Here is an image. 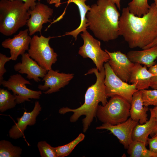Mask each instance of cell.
<instances>
[{"mask_svg": "<svg viewBox=\"0 0 157 157\" xmlns=\"http://www.w3.org/2000/svg\"><path fill=\"white\" fill-rule=\"evenodd\" d=\"M119 35L131 48L143 49L157 38V9L154 3L148 12L139 17L131 13L128 7L122 9L119 22Z\"/></svg>", "mask_w": 157, "mask_h": 157, "instance_id": "1", "label": "cell"}, {"mask_svg": "<svg viewBox=\"0 0 157 157\" xmlns=\"http://www.w3.org/2000/svg\"><path fill=\"white\" fill-rule=\"evenodd\" d=\"M90 7L86 17L95 36L104 42L117 39L119 35L120 15L116 5L108 0H98Z\"/></svg>", "mask_w": 157, "mask_h": 157, "instance_id": "2", "label": "cell"}, {"mask_svg": "<svg viewBox=\"0 0 157 157\" xmlns=\"http://www.w3.org/2000/svg\"><path fill=\"white\" fill-rule=\"evenodd\" d=\"M94 74L96 77L95 83L88 87L85 96L84 104L76 109H71L67 107H63L59 110V113L64 114L67 113H73L70 118L72 122L76 121L83 115L85 117L82 120L83 131L85 132L93 120L96 117L97 111L100 102L102 105L108 102L105 89L104 79L105 71L104 67L99 71L96 68L90 69L86 74Z\"/></svg>", "mask_w": 157, "mask_h": 157, "instance_id": "3", "label": "cell"}, {"mask_svg": "<svg viewBox=\"0 0 157 157\" xmlns=\"http://www.w3.org/2000/svg\"><path fill=\"white\" fill-rule=\"evenodd\" d=\"M30 17L25 3L19 0L0 1V32L6 36L27 24Z\"/></svg>", "mask_w": 157, "mask_h": 157, "instance_id": "4", "label": "cell"}, {"mask_svg": "<svg viewBox=\"0 0 157 157\" xmlns=\"http://www.w3.org/2000/svg\"><path fill=\"white\" fill-rule=\"evenodd\" d=\"M111 97L105 105H98L96 117L103 123L112 125L126 121L130 116L131 103L119 95Z\"/></svg>", "mask_w": 157, "mask_h": 157, "instance_id": "5", "label": "cell"}, {"mask_svg": "<svg viewBox=\"0 0 157 157\" xmlns=\"http://www.w3.org/2000/svg\"><path fill=\"white\" fill-rule=\"evenodd\" d=\"M54 37L34 35L28 50L29 56L47 71L52 69V65L57 60V54L49 44V40Z\"/></svg>", "mask_w": 157, "mask_h": 157, "instance_id": "6", "label": "cell"}, {"mask_svg": "<svg viewBox=\"0 0 157 157\" xmlns=\"http://www.w3.org/2000/svg\"><path fill=\"white\" fill-rule=\"evenodd\" d=\"M105 71L104 84L106 94L108 97L119 96L130 103L133 94L138 90L135 85L129 84L117 76L112 70L108 62L104 64Z\"/></svg>", "mask_w": 157, "mask_h": 157, "instance_id": "7", "label": "cell"}, {"mask_svg": "<svg viewBox=\"0 0 157 157\" xmlns=\"http://www.w3.org/2000/svg\"><path fill=\"white\" fill-rule=\"evenodd\" d=\"M84 43L79 48L78 53L84 58H90L94 63L97 69L100 71L104 67V63L108 62L110 56L101 47L100 41L94 38L86 30L81 34Z\"/></svg>", "mask_w": 157, "mask_h": 157, "instance_id": "8", "label": "cell"}, {"mask_svg": "<svg viewBox=\"0 0 157 157\" xmlns=\"http://www.w3.org/2000/svg\"><path fill=\"white\" fill-rule=\"evenodd\" d=\"M30 82L22 75L17 74L10 76L7 81L3 80L0 82V85L11 90L16 97L15 100L17 104L26 101H29L30 99H39L42 94L40 91H35L28 89L26 85L30 84Z\"/></svg>", "mask_w": 157, "mask_h": 157, "instance_id": "9", "label": "cell"}, {"mask_svg": "<svg viewBox=\"0 0 157 157\" xmlns=\"http://www.w3.org/2000/svg\"><path fill=\"white\" fill-rule=\"evenodd\" d=\"M28 12L30 17L26 25L30 36L37 32L41 33L43 24L48 22H51L49 19L53 13L52 9L40 1L36 3L35 8L33 10H29Z\"/></svg>", "mask_w": 157, "mask_h": 157, "instance_id": "10", "label": "cell"}, {"mask_svg": "<svg viewBox=\"0 0 157 157\" xmlns=\"http://www.w3.org/2000/svg\"><path fill=\"white\" fill-rule=\"evenodd\" d=\"M105 51L110 56L108 63L115 74L123 81L129 82L134 63L120 51L110 52L106 49Z\"/></svg>", "mask_w": 157, "mask_h": 157, "instance_id": "11", "label": "cell"}, {"mask_svg": "<svg viewBox=\"0 0 157 157\" xmlns=\"http://www.w3.org/2000/svg\"><path fill=\"white\" fill-rule=\"evenodd\" d=\"M138 122L129 118L126 121L116 125L103 123L97 127V130L106 129L109 131L119 140L125 149H128L132 141V136L133 129Z\"/></svg>", "mask_w": 157, "mask_h": 157, "instance_id": "12", "label": "cell"}, {"mask_svg": "<svg viewBox=\"0 0 157 157\" xmlns=\"http://www.w3.org/2000/svg\"><path fill=\"white\" fill-rule=\"evenodd\" d=\"M28 29L21 30L12 38L5 39L1 43L2 47L10 50L11 60H16L29 49L31 38L28 34Z\"/></svg>", "mask_w": 157, "mask_h": 157, "instance_id": "13", "label": "cell"}, {"mask_svg": "<svg viewBox=\"0 0 157 157\" xmlns=\"http://www.w3.org/2000/svg\"><path fill=\"white\" fill-rule=\"evenodd\" d=\"M74 76L73 74L59 73L52 69L47 71L42 81L44 82V85H38V88L45 94H50L59 91L60 89L67 85Z\"/></svg>", "mask_w": 157, "mask_h": 157, "instance_id": "14", "label": "cell"}, {"mask_svg": "<svg viewBox=\"0 0 157 157\" xmlns=\"http://www.w3.org/2000/svg\"><path fill=\"white\" fill-rule=\"evenodd\" d=\"M15 70L20 74H26L29 79H33L38 82L41 81L40 78H43L47 71L40 66L33 60L28 53L22 55L21 62L15 64L14 67Z\"/></svg>", "mask_w": 157, "mask_h": 157, "instance_id": "15", "label": "cell"}, {"mask_svg": "<svg viewBox=\"0 0 157 157\" xmlns=\"http://www.w3.org/2000/svg\"><path fill=\"white\" fill-rule=\"evenodd\" d=\"M42 108L39 101H36L33 110L30 112H24L21 117L17 118V122L13 126L9 132L10 138L14 139L21 138L24 135V131L28 125H34L36 118L41 110Z\"/></svg>", "mask_w": 157, "mask_h": 157, "instance_id": "16", "label": "cell"}, {"mask_svg": "<svg viewBox=\"0 0 157 157\" xmlns=\"http://www.w3.org/2000/svg\"><path fill=\"white\" fill-rule=\"evenodd\" d=\"M147 67L140 64L134 63L132 69L129 82L135 85L138 90L148 89L151 78L155 76L149 71Z\"/></svg>", "mask_w": 157, "mask_h": 157, "instance_id": "17", "label": "cell"}, {"mask_svg": "<svg viewBox=\"0 0 157 157\" xmlns=\"http://www.w3.org/2000/svg\"><path fill=\"white\" fill-rule=\"evenodd\" d=\"M141 51H131L126 55L132 62L143 65L149 68L157 58V45Z\"/></svg>", "mask_w": 157, "mask_h": 157, "instance_id": "18", "label": "cell"}, {"mask_svg": "<svg viewBox=\"0 0 157 157\" xmlns=\"http://www.w3.org/2000/svg\"><path fill=\"white\" fill-rule=\"evenodd\" d=\"M131 104L130 117L140 124L146 123L148 120L147 113L149 109L148 107L143 105L140 90L133 94Z\"/></svg>", "mask_w": 157, "mask_h": 157, "instance_id": "19", "label": "cell"}, {"mask_svg": "<svg viewBox=\"0 0 157 157\" xmlns=\"http://www.w3.org/2000/svg\"><path fill=\"white\" fill-rule=\"evenodd\" d=\"M149 110L150 113L149 120L142 124H137L133 129L132 136L133 141L141 142L146 145L149 135L157 128V123L153 109Z\"/></svg>", "mask_w": 157, "mask_h": 157, "instance_id": "20", "label": "cell"}, {"mask_svg": "<svg viewBox=\"0 0 157 157\" xmlns=\"http://www.w3.org/2000/svg\"><path fill=\"white\" fill-rule=\"evenodd\" d=\"M87 0H68L66 2L67 6L70 3H73L78 6L80 14L81 23L79 26L76 29L72 31L66 32L65 35H71L74 37L76 40L78 35L81 32L86 30L88 26L86 15L88 11H89L91 7L86 5L85 2Z\"/></svg>", "mask_w": 157, "mask_h": 157, "instance_id": "21", "label": "cell"}, {"mask_svg": "<svg viewBox=\"0 0 157 157\" xmlns=\"http://www.w3.org/2000/svg\"><path fill=\"white\" fill-rule=\"evenodd\" d=\"M143 142L132 141L128 148L127 153L131 157H157V154L151 152Z\"/></svg>", "mask_w": 157, "mask_h": 157, "instance_id": "22", "label": "cell"}, {"mask_svg": "<svg viewBox=\"0 0 157 157\" xmlns=\"http://www.w3.org/2000/svg\"><path fill=\"white\" fill-rule=\"evenodd\" d=\"M22 149L14 146L10 142L3 140L0 141V157H19Z\"/></svg>", "mask_w": 157, "mask_h": 157, "instance_id": "23", "label": "cell"}, {"mask_svg": "<svg viewBox=\"0 0 157 157\" xmlns=\"http://www.w3.org/2000/svg\"><path fill=\"white\" fill-rule=\"evenodd\" d=\"M16 97L7 90L0 89V111L4 112L15 107L16 105Z\"/></svg>", "mask_w": 157, "mask_h": 157, "instance_id": "24", "label": "cell"}, {"mask_svg": "<svg viewBox=\"0 0 157 157\" xmlns=\"http://www.w3.org/2000/svg\"><path fill=\"white\" fill-rule=\"evenodd\" d=\"M128 6L130 12L139 17L147 13L150 8L148 0H132Z\"/></svg>", "mask_w": 157, "mask_h": 157, "instance_id": "25", "label": "cell"}, {"mask_svg": "<svg viewBox=\"0 0 157 157\" xmlns=\"http://www.w3.org/2000/svg\"><path fill=\"white\" fill-rule=\"evenodd\" d=\"M85 137L84 135L81 133L76 138L68 143L55 147L58 157H64L69 155L76 145L84 139Z\"/></svg>", "mask_w": 157, "mask_h": 157, "instance_id": "26", "label": "cell"}, {"mask_svg": "<svg viewBox=\"0 0 157 157\" xmlns=\"http://www.w3.org/2000/svg\"><path fill=\"white\" fill-rule=\"evenodd\" d=\"M140 90L141 92L142 98L144 106H157V90L142 89Z\"/></svg>", "mask_w": 157, "mask_h": 157, "instance_id": "27", "label": "cell"}, {"mask_svg": "<svg viewBox=\"0 0 157 157\" xmlns=\"http://www.w3.org/2000/svg\"><path fill=\"white\" fill-rule=\"evenodd\" d=\"M37 146L42 157H58L55 147L51 146L46 141L39 142Z\"/></svg>", "mask_w": 157, "mask_h": 157, "instance_id": "28", "label": "cell"}, {"mask_svg": "<svg viewBox=\"0 0 157 157\" xmlns=\"http://www.w3.org/2000/svg\"><path fill=\"white\" fill-rule=\"evenodd\" d=\"M10 60V57H8L5 55L0 53V82L3 80V75L6 72L4 67L5 65Z\"/></svg>", "mask_w": 157, "mask_h": 157, "instance_id": "29", "label": "cell"}, {"mask_svg": "<svg viewBox=\"0 0 157 157\" xmlns=\"http://www.w3.org/2000/svg\"><path fill=\"white\" fill-rule=\"evenodd\" d=\"M147 142L149 146V150L151 152L157 154V138L156 137L148 138Z\"/></svg>", "mask_w": 157, "mask_h": 157, "instance_id": "30", "label": "cell"}, {"mask_svg": "<svg viewBox=\"0 0 157 157\" xmlns=\"http://www.w3.org/2000/svg\"><path fill=\"white\" fill-rule=\"evenodd\" d=\"M13 1L14 0H9ZM24 2L26 7L29 10L30 9L33 10L35 7L36 4L35 2L36 0H19Z\"/></svg>", "mask_w": 157, "mask_h": 157, "instance_id": "31", "label": "cell"}, {"mask_svg": "<svg viewBox=\"0 0 157 157\" xmlns=\"http://www.w3.org/2000/svg\"><path fill=\"white\" fill-rule=\"evenodd\" d=\"M150 87L157 90V76H155L152 78Z\"/></svg>", "mask_w": 157, "mask_h": 157, "instance_id": "32", "label": "cell"}, {"mask_svg": "<svg viewBox=\"0 0 157 157\" xmlns=\"http://www.w3.org/2000/svg\"><path fill=\"white\" fill-rule=\"evenodd\" d=\"M149 71L155 76L157 75V65H153L149 68Z\"/></svg>", "mask_w": 157, "mask_h": 157, "instance_id": "33", "label": "cell"}, {"mask_svg": "<svg viewBox=\"0 0 157 157\" xmlns=\"http://www.w3.org/2000/svg\"><path fill=\"white\" fill-rule=\"evenodd\" d=\"M111 3L115 4L118 9L120 10L121 9L120 1L121 0H108Z\"/></svg>", "mask_w": 157, "mask_h": 157, "instance_id": "34", "label": "cell"}, {"mask_svg": "<svg viewBox=\"0 0 157 157\" xmlns=\"http://www.w3.org/2000/svg\"><path fill=\"white\" fill-rule=\"evenodd\" d=\"M61 0H50L49 3V4H54L56 8L59 7L61 3L60 2Z\"/></svg>", "mask_w": 157, "mask_h": 157, "instance_id": "35", "label": "cell"}, {"mask_svg": "<svg viewBox=\"0 0 157 157\" xmlns=\"http://www.w3.org/2000/svg\"><path fill=\"white\" fill-rule=\"evenodd\" d=\"M156 45H157V38L151 43L145 47L143 49L149 48Z\"/></svg>", "mask_w": 157, "mask_h": 157, "instance_id": "36", "label": "cell"}, {"mask_svg": "<svg viewBox=\"0 0 157 157\" xmlns=\"http://www.w3.org/2000/svg\"><path fill=\"white\" fill-rule=\"evenodd\" d=\"M152 109L154 113L156 122L157 123V106H156Z\"/></svg>", "mask_w": 157, "mask_h": 157, "instance_id": "37", "label": "cell"}, {"mask_svg": "<svg viewBox=\"0 0 157 157\" xmlns=\"http://www.w3.org/2000/svg\"><path fill=\"white\" fill-rule=\"evenodd\" d=\"M157 135V128L154 130L150 134L151 137H153Z\"/></svg>", "mask_w": 157, "mask_h": 157, "instance_id": "38", "label": "cell"}, {"mask_svg": "<svg viewBox=\"0 0 157 157\" xmlns=\"http://www.w3.org/2000/svg\"><path fill=\"white\" fill-rule=\"evenodd\" d=\"M154 1V3L155 6L157 9V0H153Z\"/></svg>", "mask_w": 157, "mask_h": 157, "instance_id": "39", "label": "cell"}, {"mask_svg": "<svg viewBox=\"0 0 157 157\" xmlns=\"http://www.w3.org/2000/svg\"><path fill=\"white\" fill-rule=\"evenodd\" d=\"M47 2L48 3H49L50 1V0H47Z\"/></svg>", "mask_w": 157, "mask_h": 157, "instance_id": "40", "label": "cell"}, {"mask_svg": "<svg viewBox=\"0 0 157 157\" xmlns=\"http://www.w3.org/2000/svg\"><path fill=\"white\" fill-rule=\"evenodd\" d=\"M156 136V138H157V135H156V136Z\"/></svg>", "mask_w": 157, "mask_h": 157, "instance_id": "41", "label": "cell"}, {"mask_svg": "<svg viewBox=\"0 0 157 157\" xmlns=\"http://www.w3.org/2000/svg\"><path fill=\"white\" fill-rule=\"evenodd\" d=\"M156 65H157V63H156Z\"/></svg>", "mask_w": 157, "mask_h": 157, "instance_id": "42", "label": "cell"}, {"mask_svg": "<svg viewBox=\"0 0 157 157\" xmlns=\"http://www.w3.org/2000/svg\"><path fill=\"white\" fill-rule=\"evenodd\" d=\"M156 76H157V75H156Z\"/></svg>", "mask_w": 157, "mask_h": 157, "instance_id": "43", "label": "cell"}]
</instances>
